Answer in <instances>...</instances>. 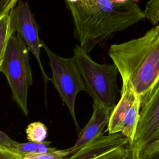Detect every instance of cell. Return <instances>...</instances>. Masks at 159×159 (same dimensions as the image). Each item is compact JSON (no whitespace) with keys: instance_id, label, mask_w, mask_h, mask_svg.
<instances>
[{"instance_id":"8","label":"cell","mask_w":159,"mask_h":159,"mask_svg":"<svg viewBox=\"0 0 159 159\" xmlns=\"http://www.w3.org/2000/svg\"><path fill=\"white\" fill-rule=\"evenodd\" d=\"M135 135L130 147L140 152L159 139V81L141 106Z\"/></svg>"},{"instance_id":"16","label":"cell","mask_w":159,"mask_h":159,"mask_svg":"<svg viewBox=\"0 0 159 159\" xmlns=\"http://www.w3.org/2000/svg\"><path fill=\"white\" fill-rule=\"evenodd\" d=\"M37 142H29L26 143H18L14 149V151L20 155H24L27 153H36L38 147Z\"/></svg>"},{"instance_id":"5","label":"cell","mask_w":159,"mask_h":159,"mask_svg":"<svg viewBox=\"0 0 159 159\" xmlns=\"http://www.w3.org/2000/svg\"><path fill=\"white\" fill-rule=\"evenodd\" d=\"M42 43L50 61L52 73L51 81L67 106L76 129H80L75 111V101L80 92L86 91V86L75 57H60L54 53L43 41H42Z\"/></svg>"},{"instance_id":"6","label":"cell","mask_w":159,"mask_h":159,"mask_svg":"<svg viewBox=\"0 0 159 159\" xmlns=\"http://www.w3.org/2000/svg\"><path fill=\"white\" fill-rule=\"evenodd\" d=\"M140 101L127 80H122L120 98L112 110L107 127L108 134H120L132 143L140 117Z\"/></svg>"},{"instance_id":"14","label":"cell","mask_w":159,"mask_h":159,"mask_svg":"<svg viewBox=\"0 0 159 159\" xmlns=\"http://www.w3.org/2000/svg\"><path fill=\"white\" fill-rule=\"evenodd\" d=\"M143 12L145 18L153 25H157L159 23V0H148Z\"/></svg>"},{"instance_id":"2","label":"cell","mask_w":159,"mask_h":159,"mask_svg":"<svg viewBox=\"0 0 159 159\" xmlns=\"http://www.w3.org/2000/svg\"><path fill=\"white\" fill-rule=\"evenodd\" d=\"M109 54L122 80L132 86L142 106L159 81V25L139 38L111 45Z\"/></svg>"},{"instance_id":"7","label":"cell","mask_w":159,"mask_h":159,"mask_svg":"<svg viewBox=\"0 0 159 159\" xmlns=\"http://www.w3.org/2000/svg\"><path fill=\"white\" fill-rule=\"evenodd\" d=\"M9 14L14 33L16 32L20 36L39 65L46 89L47 81H52V78L47 75L40 60V54L42 47V40L39 37L40 27L35 20L28 2L19 1Z\"/></svg>"},{"instance_id":"20","label":"cell","mask_w":159,"mask_h":159,"mask_svg":"<svg viewBox=\"0 0 159 159\" xmlns=\"http://www.w3.org/2000/svg\"><path fill=\"white\" fill-rule=\"evenodd\" d=\"M135 152H136L135 149H133L130 147L128 152H127V153L125 155V156L122 159H134Z\"/></svg>"},{"instance_id":"3","label":"cell","mask_w":159,"mask_h":159,"mask_svg":"<svg viewBox=\"0 0 159 159\" xmlns=\"http://www.w3.org/2000/svg\"><path fill=\"white\" fill-rule=\"evenodd\" d=\"M78 66L86 86V91L94 104L112 111L116 105L119 73L116 65L100 64L93 61L79 45L73 50Z\"/></svg>"},{"instance_id":"17","label":"cell","mask_w":159,"mask_h":159,"mask_svg":"<svg viewBox=\"0 0 159 159\" xmlns=\"http://www.w3.org/2000/svg\"><path fill=\"white\" fill-rule=\"evenodd\" d=\"M19 0H0V19L8 14Z\"/></svg>"},{"instance_id":"9","label":"cell","mask_w":159,"mask_h":159,"mask_svg":"<svg viewBox=\"0 0 159 159\" xmlns=\"http://www.w3.org/2000/svg\"><path fill=\"white\" fill-rule=\"evenodd\" d=\"M129 148L128 140L122 134H102L62 159H122Z\"/></svg>"},{"instance_id":"15","label":"cell","mask_w":159,"mask_h":159,"mask_svg":"<svg viewBox=\"0 0 159 159\" xmlns=\"http://www.w3.org/2000/svg\"><path fill=\"white\" fill-rule=\"evenodd\" d=\"M140 155L142 159H159V139L145 147Z\"/></svg>"},{"instance_id":"13","label":"cell","mask_w":159,"mask_h":159,"mask_svg":"<svg viewBox=\"0 0 159 159\" xmlns=\"http://www.w3.org/2000/svg\"><path fill=\"white\" fill-rule=\"evenodd\" d=\"M27 137L29 142L40 143L44 140L47 136V128L40 122L30 123L26 129Z\"/></svg>"},{"instance_id":"4","label":"cell","mask_w":159,"mask_h":159,"mask_svg":"<svg viewBox=\"0 0 159 159\" xmlns=\"http://www.w3.org/2000/svg\"><path fill=\"white\" fill-rule=\"evenodd\" d=\"M29 52L20 36L14 33L9 39L0 65V72L7 78L13 99L25 116L28 114V89L33 83Z\"/></svg>"},{"instance_id":"12","label":"cell","mask_w":159,"mask_h":159,"mask_svg":"<svg viewBox=\"0 0 159 159\" xmlns=\"http://www.w3.org/2000/svg\"><path fill=\"white\" fill-rule=\"evenodd\" d=\"M78 149L73 146L66 149H56L53 152L45 153H30L24 155L22 159H62L74 153Z\"/></svg>"},{"instance_id":"23","label":"cell","mask_w":159,"mask_h":159,"mask_svg":"<svg viewBox=\"0 0 159 159\" xmlns=\"http://www.w3.org/2000/svg\"><path fill=\"white\" fill-rule=\"evenodd\" d=\"M116 2H123V1H127V0H114ZM132 1H139V0H132Z\"/></svg>"},{"instance_id":"19","label":"cell","mask_w":159,"mask_h":159,"mask_svg":"<svg viewBox=\"0 0 159 159\" xmlns=\"http://www.w3.org/2000/svg\"><path fill=\"white\" fill-rule=\"evenodd\" d=\"M50 142L44 140L42 142H40L38 143L37 147V150L36 153H45L48 152H51L56 150L55 148L50 147Z\"/></svg>"},{"instance_id":"1","label":"cell","mask_w":159,"mask_h":159,"mask_svg":"<svg viewBox=\"0 0 159 159\" xmlns=\"http://www.w3.org/2000/svg\"><path fill=\"white\" fill-rule=\"evenodd\" d=\"M65 1L72 17L75 37L88 53L145 18L143 11L132 0Z\"/></svg>"},{"instance_id":"11","label":"cell","mask_w":159,"mask_h":159,"mask_svg":"<svg viewBox=\"0 0 159 159\" xmlns=\"http://www.w3.org/2000/svg\"><path fill=\"white\" fill-rule=\"evenodd\" d=\"M14 34L10 22L9 14L0 19V65L10 37Z\"/></svg>"},{"instance_id":"21","label":"cell","mask_w":159,"mask_h":159,"mask_svg":"<svg viewBox=\"0 0 159 159\" xmlns=\"http://www.w3.org/2000/svg\"><path fill=\"white\" fill-rule=\"evenodd\" d=\"M134 159H142L141 157H140V152L138 150H136V152H135V154Z\"/></svg>"},{"instance_id":"10","label":"cell","mask_w":159,"mask_h":159,"mask_svg":"<svg viewBox=\"0 0 159 159\" xmlns=\"http://www.w3.org/2000/svg\"><path fill=\"white\" fill-rule=\"evenodd\" d=\"M93 112L86 125L81 130L76 141L73 145L80 148L103 134L107 127L112 111L93 103Z\"/></svg>"},{"instance_id":"22","label":"cell","mask_w":159,"mask_h":159,"mask_svg":"<svg viewBox=\"0 0 159 159\" xmlns=\"http://www.w3.org/2000/svg\"><path fill=\"white\" fill-rule=\"evenodd\" d=\"M0 150H2V151H12L8 148H7L6 147H4L2 145H0Z\"/></svg>"},{"instance_id":"18","label":"cell","mask_w":159,"mask_h":159,"mask_svg":"<svg viewBox=\"0 0 159 159\" xmlns=\"http://www.w3.org/2000/svg\"><path fill=\"white\" fill-rule=\"evenodd\" d=\"M18 142L11 139L6 134L0 130V145L15 152L14 149Z\"/></svg>"}]
</instances>
